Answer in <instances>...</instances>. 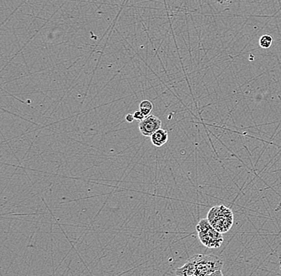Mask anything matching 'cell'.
Masks as SVG:
<instances>
[{"instance_id": "5", "label": "cell", "mask_w": 281, "mask_h": 276, "mask_svg": "<svg viewBox=\"0 0 281 276\" xmlns=\"http://www.w3.org/2000/svg\"><path fill=\"white\" fill-rule=\"evenodd\" d=\"M175 274L176 276H197L195 261L193 256L187 259V261L182 267L177 269Z\"/></svg>"}, {"instance_id": "8", "label": "cell", "mask_w": 281, "mask_h": 276, "mask_svg": "<svg viewBox=\"0 0 281 276\" xmlns=\"http://www.w3.org/2000/svg\"><path fill=\"white\" fill-rule=\"evenodd\" d=\"M272 43H273V38L269 34H264V35L261 36V38H260V41H259L260 47L263 48V49H268V48H270L271 46H272Z\"/></svg>"}, {"instance_id": "12", "label": "cell", "mask_w": 281, "mask_h": 276, "mask_svg": "<svg viewBox=\"0 0 281 276\" xmlns=\"http://www.w3.org/2000/svg\"><path fill=\"white\" fill-rule=\"evenodd\" d=\"M279 268H280V270H281V254H280V256H279Z\"/></svg>"}, {"instance_id": "4", "label": "cell", "mask_w": 281, "mask_h": 276, "mask_svg": "<svg viewBox=\"0 0 281 276\" xmlns=\"http://www.w3.org/2000/svg\"><path fill=\"white\" fill-rule=\"evenodd\" d=\"M161 124L162 123L159 117L154 115H149L139 122V131L145 137H151L155 132L161 129Z\"/></svg>"}, {"instance_id": "9", "label": "cell", "mask_w": 281, "mask_h": 276, "mask_svg": "<svg viewBox=\"0 0 281 276\" xmlns=\"http://www.w3.org/2000/svg\"><path fill=\"white\" fill-rule=\"evenodd\" d=\"M133 114L134 116L135 120L139 121V122L143 121L146 117V116L140 110L135 111L134 113H133Z\"/></svg>"}, {"instance_id": "3", "label": "cell", "mask_w": 281, "mask_h": 276, "mask_svg": "<svg viewBox=\"0 0 281 276\" xmlns=\"http://www.w3.org/2000/svg\"><path fill=\"white\" fill-rule=\"evenodd\" d=\"M195 261L197 276H208L214 271L221 270L223 267V261L221 258L214 255L199 254L193 256Z\"/></svg>"}, {"instance_id": "1", "label": "cell", "mask_w": 281, "mask_h": 276, "mask_svg": "<svg viewBox=\"0 0 281 276\" xmlns=\"http://www.w3.org/2000/svg\"><path fill=\"white\" fill-rule=\"evenodd\" d=\"M207 219L214 229L221 234H225L232 228L234 216L229 208L225 205H219L213 207L208 211Z\"/></svg>"}, {"instance_id": "10", "label": "cell", "mask_w": 281, "mask_h": 276, "mask_svg": "<svg viewBox=\"0 0 281 276\" xmlns=\"http://www.w3.org/2000/svg\"><path fill=\"white\" fill-rule=\"evenodd\" d=\"M126 122H129V123H132L133 121L135 120L134 116L132 113H129V114L126 115Z\"/></svg>"}, {"instance_id": "6", "label": "cell", "mask_w": 281, "mask_h": 276, "mask_svg": "<svg viewBox=\"0 0 281 276\" xmlns=\"http://www.w3.org/2000/svg\"><path fill=\"white\" fill-rule=\"evenodd\" d=\"M151 142L156 147L163 146L169 140V134L166 130L160 129L151 136Z\"/></svg>"}, {"instance_id": "7", "label": "cell", "mask_w": 281, "mask_h": 276, "mask_svg": "<svg viewBox=\"0 0 281 276\" xmlns=\"http://www.w3.org/2000/svg\"><path fill=\"white\" fill-rule=\"evenodd\" d=\"M139 110L143 113L146 116H148L151 113V111L153 110L154 108V105L152 102L149 101V100H143V102H140L139 105Z\"/></svg>"}, {"instance_id": "11", "label": "cell", "mask_w": 281, "mask_h": 276, "mask_svg": "<svg viewBox=\"0 0 281 276\" xmlns=\"http://www.w3.org/2000/svg\"><path fill=\"white\" fill-rule=\"evenodd\" d=\"M208 276H224L223 273H222V270H217V271H214L212 274H208Z\"/></svg>"}, {"instance_id": "2", "label": "cell", "mask_w": 281, "mask_h": 276, "mask_svg": "<svg viewBox=\"0 0 281 276\" xmlns=\"http://www.w3.org/2000/svg\"><path fill=\"white\" fill-rule=\"evenodd\" d=\"M196 230L198 234L199 240L207 248H218L223 244V235L214 229L208 219H201L199 220Z\"/></svg>"}, {"instance_id": "13", "label": "cell", "mask_w": 281, "mask_h": 276, "mask_svg": "<svg viewBox=\"0 0 281 276\" xmlns=\"http://www.w3.org/2000/svg\"><path fill=\"white\" fill-rule=\"evenodd\" d=\"M218 1H219L220 3H222L224 2V1H227V0H218Z\"/></svg>"}]
</instances>
